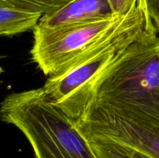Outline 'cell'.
I'll return each instance as SVG.
<instances>
[{
  "mask_svg": "<svg viewBox=\"0 0 159 158\" xmlns=\"http://www.w3.org/2000/svg\"><path fill=\"white\" fill-rule=\"evenodd\" d=\"M85 138L97 158H151L138 150L111 140L93 136Z\"/></svg>",
  "mask_w": 159,
  "mask_h": 158,
  "instance_id": "ba28073f",
  "label": "cell"
},
{
  "mask_svg": "<svg viewBox=\"0 0 159 158\" xmlns=\"http://www.w3.org/2000/svg\"><path fill=\"white\" fill-rule=\"evenodd\" d=\"M124 15H114L53 29L34 28L32 60L44 75H58L113 32Z\"/></svg>",
  "mask_w": 159,
  "mask_h": 158,
  "instance_id": "277c9868",
  "label": "cell"
},
{
  "mask_svg": "<svg viewBox=\"0 0 159 158\" xmlns=\"http://www.w3.org/2000/svg\"><path fill=\"white\" fill-rule=\"evenodd\" d=\"M85 135L108 139L159 158V125L130 120L102 110H95L84 127Z\"/></svg>",
  "mask_w": 159,
  "mask_h": 158,
  "instance_id": "5b68a950",
  "label": "cell"
},
{
  "mask_svg": "<svg viewBox=\"0 0 159 158\" xmlns=\"http://www.w3.org/2000/svg\"><path fill=\"white\" fill-rule=\"evenodd\" d=\"M137 0H108L113 13L124 15L131 9Z\"/></svg>",
  "mask_w": 159,
  "mask_h": 158,
  "instance_id": "30bf717a",
  "label": "cell"
},
{
  "mask_svg": "<svg viewBox=\"0 0 159 158\" xmlns=\"http://www.w3.org/2000/svg\"><path fill=\"white\" fill-rule=\"evenodd\" d=\"M152 29H156L146 0H137L113 32L75 60L63 73L48 77L42 88L51 102L76 122L85 112L104 73L129 45Z\"/></svg>",
  "mask_w": 159,
  "mask_h": 158,
  "instance_id": "7a4b0ae2",
  "label": "cell"
},
{
  "mask_svg": "<svg viewBox=\"0 0 159 158\" xmlns=\"http://www.w3.org/2000/svg\"><path fill=\"white\" fill-rule=\"evenodd\" d=\"M89 108L159 125V37L156 29L145 31L104 73L85 111Z\"/></svg>",
  "mask_w": 159,
  "mask_h": 158,
  "instance_id": "6da1fadb",
  "label": "cell"
},
{
  "mask_svg": "<svg viewBox=\"0 0 159 158\" xmlns=\"http://www.w3.org/2000/svg\"><path fill=\"white\" fill-rule=\"evenodd\" d=\"M72 0H0V4L13 9L37 12L42 15L61 9Z\"/></svg>",
  "mask_w": 159,
  "mask_h": 158,
  "instance_id": "9c48e42d",
  "label": "cell"
},
{
  "mask_svg": "<svg viewBox=\"0 0 159 158\" xmlns=\"http://www.w3.org/2000/svg\"><path fill=\"white\" fill-rule=\"evenodd\" d=\"M2 72H3V69H2V68L1 67V65H0V74H1Z\"/></svg>",
  "mask_w": 159,
  "mask_h": 158,
  "instance_id": "7c38bea8",
  "label": "cell"
},
{
  "mask_svg": "<svg viewBox=\"0 0 159 158\" xmlns=\"http://www.w3.org/2000/svg\"><path fill=\"white\" fill-rule=\"evenodd\" d=\"M114 15L108 0H72L55 12L42 15L35 28L57 29Z\"/></svg>",
  "mask_w": 159,
  "mask_h": 158,
  "instance_id": "8992f818",
  "label": "cell"
},
{
  "mask_svg": "<svg viewBox=\"0 0 159 158\" xmlns=\"http://www.w3.org/2000/svg\"><path fill=\"white\" fill-rule=\"evenodd\" d=\"M0 120L22 132L34 158H97L75 121L42 88L6 96L0 104Z\"/></svg>",
  "mask_w": 159,
  "mask_h": 158,
  "instance_id": "3957f363",
  "label": "cell"
},
{
  "mask_svg": "<svg viewBox=\"0 0 159 158\" xmlns=\"http://www.w3.org/2000/svg\"><path fill=\"white\" fill-rule=\"evenodd\" d=\"M42 15L0 4V36H13L34 30Z\"/></svg>",
  "mask_w": 159,
  "mask_h": 158,
  "instance_id": "52a82bcc",
  "label": "cell"
},
{
  "mask_svg": "<svg viewBox=\"0 0 159 158\" xmlns=\"http://www.w3.org/2000/svg\"><path fill=\"white\" fill-rule=\"evenodd\" d=\"M148 12L157 31H159V0H146Z\"/></svg>",
  "mask_w": 159,
  "mask_h": 158,
  "instance_id": "8fae6325",
  "label": "cell"
}]
</instances>
